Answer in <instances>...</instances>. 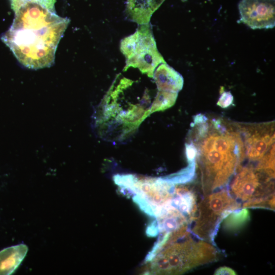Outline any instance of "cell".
Listing matches in <instances>:
<instances>
[{
	"instance_id": "cell-13",
	"label": "cell",
	"mask_w": 275,
	"mask_h": 275,
	"mask_svg": "<svg viewBox=\"0 0 275 275\" xmlns=\"http://www.w3.org/2000/svg\"><path fill=\"white\" fill-rule=\"evenodd\" d=\"M11 5L14 12L19 8L28 3H34L40 4L51 11L56 12L54 4L56 0H10Z\"/></svg>"
},
{
	"instance_id": "cell-3",
	"label": "cell",
	"mask_w": 275,
	"mask_h": 275,
	"mask_svg": "<svg viewBox=\"0 0 275 275\" xmlns=\"http://www.w3.org/2000/svg\"><path fill=\"white\" fill-rule=\"evenodd\" d=\"M241 208V204L226 189L206 195L198 203L189 226L190 231L197 238L215 245L214 237L222 221L230 212Z\"/></svg>"
},
{
	"instance_id": "cell-1",
	"label": "cell",
	"mask_w": 275,
	"mask_h": 275,
	"mask_svg": "<svg viewBox=\"0 0 275 275\" xmlns=\"http://www.w3.org/2000/svg\"><path fill=\"white\" fill-rule=\"evenodd\" d=\"M14 12L13 22L3 35V41L25 67L51 66L69 19L34 3H26Z\"/></svg>"
},
{
	"instance_id": "cell-7",
	"label": "cell",
	"mask_w": 275,
	"mask_h": 275,
	"mask_svg": "<svg viewBox=\"0 0 275 275\" xmlns=\"http://www.w3.org/2000/svg\"><path fill=\"white\" fill-rule=\"evenodd\" d=\"M163 1L127 0L126 13L130 20L138 24H148L152 15Z\"/></svg>"
},
{
	"instance_id": "cell-8",
	"label": "cell",
	"mask_w": 275,
	"mask_h": 275,
	"mask_svg": "<svg viewBox=\"0 0 275 275\" xmlns=\"http://www.w3.org/2000/svg\"><path fill=\"white\" fill-rule=\"evenodd\" d=\"M274 134L270 135L265 130H257L250 134L245 141L246 154L250 160L260 161L273 144Z\"/></svg>"
},
{
	"instance_id": "cell-2",
	"label": "cell",
	"mask_w": 275,
	"mask_h": 275,
	"mask_svg": "<svg viewBox=\"0 0 275 275\" xmlns=\"http://www.w3.org/2000/svg\"><path fill=\"white\" fill-rule=\"evenodd\" d=\"M214 245L196 237L189 225L167 233L151 262L154 274H178L217 260Z\"/></svg>"
},
{
	"instance_id": "cell-9",
	"label": "cell",
	"mask_w": 275,
	"mask_h": 275,
	"mask_svg": "<svg viewBox=\"0 0 275 275\" xmlns=\"http://www.w3.org/2000/svg\"><path fill=\"white\" fill-rule=\"evenodd\" d=\"M153 77L159 91L178 93L183 87L182 76L166 63L156 69Z\"/></svg>"
},
{
	"instance_id": "cell-4",
	"label": "cell",
	"mask_w": 275,
	"mask_h": 275,
	"mask_svg": "<svg viewBox=\"0 0 275 275\" xmlns=\"http://www.w3.org/2000/svg\"><path fill=\"white\" fill-rule=\"evenodd\" d=\"M270 171L254 169L251 167L239 168L229 191L242 204V208L274 209V175L263 174Z\"/></svg>"
},
{
	"instance_id": "cell-15",
	"label": "cell",
	"mask_w": 275,
	"mask_h": 275,
	"mask_svg": "<svg viewBox=\"0 0 275 275\" xmlns=\"http://www.w3.org/2000/svg\"><path fill=\"white\" fill-rule=\"evenodd\" d=\"M186 152L188 160L191 162L195 161L196 156V150L194 146L187 145L186 146Z\"/></svg>"
},
{
	"instance_id": "cell-10",
	"label": "cell",
	"mask_w": 275,
	"mask_h": 275,
	"mask_svg": "<svg viewBox=\"0 0 275 275\" xmlns=\"http://www.w3.org/2000/svg\"><path fill=\"white\" fill-rule=\"evenodd\" d=\"M28 251L24 244H17L0 251V274H11L19 267Z\"/></svg>"
},
{
	"instance_id": "cell-11",
	"label": "cell",
	"mask_w": 275,
	"mask_h": 275,
	"mask_svg": "<svg viewBox=\"0 0 275 275\" xmlns=\"http://www.w3.org/2000/svg\"><path fill=\"white\" fill-rule=\"evenodd\" d=\"M250 214L246 208H242L230 212L222 221L223 228L230 232H236L247 224Z\"/></svg>"
},
{
	"instance_id": "cell-12",
	"label": "cell",
	"mask_w": 275,
	"mask_h": 275,
	"mask_svg": "<svg viewBox=\"0 0 275 275\" xmlns=\"http://www.w3.org/2000/svg\"><path fill=\"white\" fill-rule=\"evenodd\" d=\"M177 95V93L159 91L150 109V113L163 111L173 106Z\"/></svg>"
},
{
	"instance_id": "cell-16",
	"label": "cell",
	"mask_w": 275,
	"mask_h": 275,
	"mask_svg": "<svg viewBox=\"0 0 275 275\" xmlns=\"http://www.w3.org/2000/svg\"><path fill=\"white\" fill-rule=\"evenodd\" d=\"M236 272L232 268L227 267L223 266L217 269L214 272V274H236Z\"/></svg>"
},
{
	"instance_id": "cell-14",
	"label": "cell",
	"mask_w": 275,
	"mask_h": 275,
	"mask_svg": "<svg viewBox=\"0 0 275 275\" xmlns=\"http://www.w3.org/2000/svg\"><path fill=\"white\" fill-rule=\"evenodd\" d=\"M233 99V96L230 92H225L220 97L217 104L223 108H226L232 104Z\"/></svg>"
},
{
	"instance_id": "cell-6",
	"label": "cell",
	"mask_w": 275,
	"mask_h": 275,
	"mask_svg": "<svg viewBox=\"0 0 275 275\" xmlns=\"http://www.w3.org/2000/svg\"><path fill=\"white\" fill-rule=\"evenodd\" d=\"M238 8L241 21L252 29L275 25L274 0H241Z\"/></svg>"
},
{
	"instance_id": "cell-5",
	"label": "cell",
	"mask_w": 275,
	"mask_h": 275,
	"mask_svg": "<svg viewBox=\"0 0 275 275\" xmlns=\"http://www.w3.org/2000/svg\"><path fill=\"white\" fill-rule=\"evenodd\" d=\"M120 49L126 59L125 70L138 68L153 77L156 67L166 63L158 51L149 23L141 25L134 34L122 40Z\"/></svg>"
}]
</instances>
